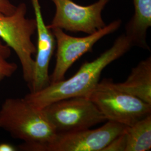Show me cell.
Returning a JSON list of instances; mask_svg holds the SVG:
<instances>
[{
    "mask_svg": "<svg viewBox=\"0 0 151 151\" xmlns=\"http://www.w3.org/2000/svg\"><path fill=\"white\" fill-rule=\"evenodd\" d=\"M19 150L17 148L9 143H1L0 151H16Z\"/></svg>",
    "mask_w": 151,
    "mask_h": 151,
    "instance_id": "obj_16",
    "label": "cell"
},
{
    "mask_svg": "<svg viewBox=\"0 0 151 151\" xmlns=\"http://www.w3.org/2000/svg\"><path fill=\"white\" fill-rule=\"evenodd\" d=\"M133 44L125 34L117 38L113 45L91 62H85L75 74L67 80L50 83L36 92H30L25 98L35 107L43 109L62 99L86 97L99 82L103 70L128 52Z\"/></svg>",
    "mask_w": 151,
    "mask_h": 151,
    "instance_id": "obj_1",
    "label": "cell"
},
{
    "mask_svg": "<svg viewBox=\"0 0 151 151\" xmlns=\"http://www.w3.org/2000/svg\"><path fill=\"white\" fill-rule=\"evenodd\" d=\"M125 151H148L151 149V115L125 130Z\"/></svg>",
    "mask_w": 151,
    "mask_h": 151,
    "instance_id": "obj_12",
    "label": "cell"
},
{
    "mask_svg": "<svg viewBox=\"0 0 151 151\" xmlns=\"http://www.w3.org/2000/svg\"><path fill=\"white\" fill-rule=\"evenodd\" d=\"M31 2L35 15L38 39L33 78L30 90V92H36L50 83L49 67L56 48V42L52 30L44 22L39 0H31Z\"/></svg>",
    "mask_w": 151,
    "mask_h": 151,
    "instance_id": "obj_9",
    "label": "cell"
},
{
    "mask_svg": "<svg viewBox=\"0 0 151 151\" xmlns=\"http://www.w3.org/2000/svg\"><path fill=\"white\" fill-rule=\"evenodd\" d=\"M127 126L108 120L102 127L73 132L58 133L54 140L42 151H103Z\"/></svg>",
    "mask_w": 151,
    "mask_h": 151,
    "instance_id": "obj_8",
    "label": "cell"
},
{
    "mask_svg": "<svg viewBox=\"0 0 151 151\" xmlns=\"http://www.w3.org/2000/svg\"><path fill=\"white\" fill-rule=\"evenodd\" d=\"M86 97L107 119L130 127L151 115V105L123 91L110 79L99 82Z\"/></svg>",
    "mask_w": 151,
    "mask_h": 151,
    "instance_id": "obj_4",
    "label": "cell"
},
{
    "mask_svg": "<svg viewBox=\"0 0 151 151\" xmlns=\"http://www.w3.org/2000/svg\"><path fill=\"white\" fill-rule=\"evenodd\" d=\"M55 6V12L50 29L60 28L70 32L88 34L102 29L106 25L101 13L110 0H98L90 5L83 6L72 0H51Z\"/></svg>",
    "mask_w": 151,
    "mask_h": 151,
    "instance_id": "obj_7",
    "label": "cell"
},
{
    "mask_svg": "<svg viewBox=\"0 0 151 151\" xmlns=\"http://www.w3.org/2000/svg\"><path fill=\"white\" fill-rule=\"evenodd\" d=\"M126 145V137L124 131L122 134L114 139L103 151H125Z\"/></svg>",
    "mask_w": 151,
    "mask_h": 151,
    "instance_id": "obj_14",
    "label": "cell"
},
{
    "mask_svg": "<svg viewBox=\"0 0 151 151\" xmlns=\"http://www.w3.org/2000/svg\"><path fill=\"white\" fill-rule=\"evenodd\" d=\"M11 48L0 39V82L14 75L17 65L9 60L12 53Z\"/></svg>",
    "mask_w": 151,
    "mask_h": 151,
    "instance_id": "obj_13",
    "label": "cell"
},
{
    "mask_svg": "<svg viewBox=\"0 0 151 151\" xmlns=\"http://www.w3.org/2000/svg\"><path fill=\"white\" fill-rule=\"evenodd\" d=\"M122 24L117 20L106 25L102 29L83 37L69 35L60 28L52 29L56 42V62L50 76V83L65 80V75L77 60L83 54L91 52L93 45L103 37L115 32Z\"/></svg>",
    "mask_w": 151,
    "mask_h": 151,
    "instance_id": "obj_6",
    "label": "cell"
},
{
    "mask_svg": "<svg viewBox=\"0 0 151 151\" xmlns=\"http://www.w3.org/2000/svg\"><path fill=\"white\" fill-rule=\"evenodd\" d=\"M0 129L24 141L19 147L22 151H42L58 133L43 109L35 107L25 97L4 100L0 108Z\"/></svg>",
    "mask_w": 151,
    "mask_h": 151,
    "instance_id": "obj_2",
    "label": "cell"
},
{
    "mask_svg": "<svg viewBox=\"0 0 151 151\" xmlns=\"http://www.w3.org/2000/svg\"><path fill=\"white\" fill-rule=\"evenodd\" d=\"M16 9L11 0H0V12L6 14L10 15L13 14Z\"/></svg>",
    "mask_w": 151,
    "mask_h": 151,
    "instance_id": "obj_15",
    "label": "cell"
},
{
    "mask_svg": "<svg viewBox=\"0 0 151 151\" xmlns=\"http://www.w3.org/2000/svg\"><path fill=\"white\" fill-rule=\"evenodd\" d=\"M134 13L125 26L124 33L131 40L133 46L149 50L146 38L151 27V0H133Z\"/></svg>",
    "mask_w": 151,
    "mask_h": 151,
    "instance_id": "obj_11",
    "label": "cell"
},
{
    "mask_svg": "<svg viewBox=\"0 0 151 151\" xmlns=\"http://www.w3.org/2000/svg\"><path fill=\"white\" fill-rule=\"evenodd\" d=\"M120 90L151 105V57L133 68L126 81L115 83Z\"/></svg>",
    "mask_w": 151,
    "mask_h": 151,
    "instance_id": "obj_10",
    "label": "cell"
},
{
    "mask_svg": "<svg viewBox=\"0 0 151 151\" xmlns=\"http://www.w3.org/2000/svg\"><path fill=\"white\" fill-rule=\"evenodd\" d=\"M27 7L25 3L16 6L15 12L6 15L0 12V39L14 51L22 66V77L28 85L32 83L36 46L32 36L36 32L35 19L27 17Z\"/></svg>",
    "mask_w": 151,
    "mask_h": 151,
    "instance_id": "obj_3",
    "label": "cell"
},
{
    "mask_svg": "<svg viewBox=\"0 0 151 151\" xmlns=\"http://www.w3.org/2000/svg\"><path fill=\"white\" fill-rule=\"evenodd\" d=\"M57 133L90 128L107 119L86 97H75L55 101L43 109Z\"/></svg>",
    "mask_w": 151,
    "mask_h": 151,
    "instance_id": "obj_5",
    "label": "cell"
}]
</instances>
